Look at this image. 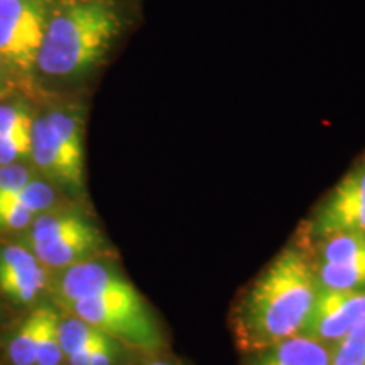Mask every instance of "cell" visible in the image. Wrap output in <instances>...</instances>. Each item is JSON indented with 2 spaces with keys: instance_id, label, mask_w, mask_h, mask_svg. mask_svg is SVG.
Returning <instances> with one entry per match:
<instances>
[{
  "instance_id": "obj_1",
  "label": "cell",
  "mask_w": 365,
  "mask_h": 365,
  "mask_svg": "<svg viewBox=\"0 0 365 365\" xmlns=\"http://www.w3.org/2000/svg\"><path fill=\"white\" fill-rule=\"evenodd\" d=\"M318 291L308 244L299 234L237 299L232 309L237 349L252 354L303 335Z\"/></svg>"
},
{
  "instance_id": "obj_2",
  "label": "cell",
  "mask_w": 365,
  "mask_h": 365,
  "mask_svg": "<svg viewBox=\"0 0 365 365\" xmlns=\"http://www.w3.org/2000/svg\"><path fill=\"white\" fill-rule=\"evenodd\" d=\"M120 29L108 0H63L48 17L38 66L51 76L81 75L107 56Z\"/></svg>"
},
{
  "instance_id": "obj_3",
  "label": "cell",
  "mask_w": 365,
  "mask_h": 365,
  "mask_svg": "<svg viewBox=\"0 0 365 365\" xmlns=\"http://www.w3.org/2000/svg\"><path fill=\"white\" fill-rule=\"evenodd\" d=\"M75 317L98 328L130 349L140 352H158L163 349L164 336L148 303L134 286L75 301L70 304Z\"/></svg>"
},
{
  "instance_id": "obj_4",
  "label": "cell",
  "mask_w": 365,
  "mask_h": 365,
  "mask_svg": "<svg viewBox=\"0 0 365 365\" xmlns=\"http://www.w3.org/2000/svg\"><path fill=\"white\" fill-rule=\"evenodd\" d=\"M303 239L319 289L365 291V232H335L318 239L303 235Z\"/></svg>"
},
{
  "instance_id": "obj_5",
  "label": "cell",
  "mask_w": 365,
  "mask_h": 365,
  "mask_svg": "<svg viewBox=\"0 0 365 365\" xmlns=\"http://www.w3.org/2000/svg\"><path fill=\"white\" fill-rule=\"evenodd\" d=\"M335 232H365V153L328 191L301 234L318 239Z\"/></svg>"
},
{
  "instance_id": "obj_6",
  "label": "cell",
  "mask_w": 365,
  "mask_h": 365,
  "mask_svg": "<svg viewBox=\"0 0 365 365\" xmlns=\"http://www.w3.org/2000/svg\"><path fill=\"white\" fill-rule=\"evenodd\" d=\"M365 319V291L319 289L303 336L335 346Z\"/></svg>"
},
{
  "instance_id": "obj_7",
  "label": "cell",
  "mask_w": 365,
  "mask_h": 365,
  "mask_svg": "<svg viewBox=\"0 0 365 365\" xmlns=\"http://www.w3.org/2000/svg\"><path fill=\"white\" fill-rule=\"evenodd\" d=\"M130 282L120 272L97 261H85L65 269L58 281V294L66 304L122 289Z\"/></svg>"
},
{
  "instance_id": "obj_8",
  "label": "cell",
  "mask_w": 365,
  "mask_h": 365,
  "mask_svg": "<svg viewBox=\"0 0 365 365\" xmlns=\"http://www.w3.org/2000/svg\"><path fill=\"white\" fill-rule=\"evenodd\" d=\"M31 158L36 166L59 185L66 186L73 191H81L85 185V175H81L68 163L65 154L61 153L56 143L51 127L46 117L34 120L31 132Z\"/></svg>"
},
{
  "instance_id": "obj_9",
  "label": "cell",
  "mask_w": 365,
  "mask_h": 365,
  "mask_svg": "<svg viewBox=\"0 0 365 365\" xmlns=\"http://www.w3.org/2000/svg\"><path fill=\"white\" fill-rule=\"evenodd\" d=\"M33 247L34 257L48 267L66 269L75 264L91 261L102 250L103 239L98 228L93 225L83 232L33 244Z\"/></svg>"
},
{
  "instance_id": "obj_10",
  "label": "cell",
  "mask_w": 365,
  "mask_h": 365,
  "mask_svg": "<svg viewBox=\"0 0 365 365\" xmlns=\"http://www.w3.org/2000/svg\"><path fill=\"white\" fill-rule=\"evenodd\" d=\"M247 355L245 365H331L333 346L299 335Z\"/></svg>"
},
{
  "instance_id": "obj_11",
  "label": "cell",
  "mask_w": 365,
  "mask_h": 365,
  "mask_svg": "<svg viewBox=\"0 0 365 365\" xmlns=\"http://www.w3.org/2000/svg\"><path fill=\"white\" fill-rule=\"evenodd\" d=\"M49 127H51L56 143L65 154L68 163L76 171L85 175V150H83V127L76 113L56 110L46 115Z\"/></svg>"
},
{
  "instance_id": "obj_12",
  "label": "cell",
  "mask_w": 365,
  "mask_h": 365,
  "mask_svg": "<svg viewBox=\"0 0 365 365\" xmlns=\"http://www.w3.org/2000/svg\"><path fill=\"white\" fill-rule=\"evenodd\" d=\"M90 227L93 225H91L83 215L70 212V210L43 213V215L34 222L33 244L49 242L59 239V237L76 234V232H83Z\"/></svg>"
},
{
  "instance_id": "obj_13",
  "label": "cell",
  "mask_w": 365,
  "mask_h": 365,
  "mask_svg": "<svg viewBox=\"0 0 365 365\" xmlns=\"http://www.w3.org/2000/svg\"><path fill=\"white\" fill-rule=\"evenodd\" d=\"M107 339H110L107 333L100 331L98 328L86 323L85 319L75 317V314L70 318L59 319V344H61L65 357L78 352L81 349H86V346L102 344Z\"/></svg>"
},
{
  "instance_id": "obj_14",
  "label": "cell",
  "mask_w": 365,
  "mask_h": 365,
  "mask_svg": "<svg viewBox=\"0 0 365 365\" xmlns=\"http://www.w3.org/2000/svg\"><path fill=\"white\" fill-rule=\"evenodd\" d=\"M63 355L59 344V317L54 309L41 308V325L36 344V365H59Z\"/></svg>"
},
{
  "instance_id": "obj_15",
  "label": "cell",
  "mask_w": 365,
  "mask_h": 365,
  "mask_svg": "<svg viewBox=\"0 0 365 365\" xmlns=\"http://www.w3.org/2000/svg\"><path fill=\"white\" fill-rule=\"evenodd\" d=\"M46 281H48V276L39 264L29 271L0 272V289L22 303L33 301L36 294L46 286Z\"/></svg>"
},
{
  "instance_id": "obj_16",
  "label": "cell",
  "mask_w": 365,
  "mask_h": 365,
  "mask_svg": "<svg viewBox=\"0 0 365 365\" xmlns=\"http://www.w3.org/2000/svg\"><path fill=\"white\" fill-rule=\"evenodd\" d=\"M54 200H56L54 190L48 182L43 181H29L21 190L7 196H0V202L16 205V207L24 208L33 215L48 212L54 205Z\"/></svg>"
},
{
  "instance_id": "obj_17",
  "label": "cell",
  "mask_w": 365,
  "mask_h": 365,
  "mask_svg": "<svg viewBox=\"0 0 365 365\" xmlns=\"http://www.w3.org/2000/svg\"><path fill=\"white\" fill-rule=\"evenodd\" d=\"M41 325V308L27 317L9 345V357L14 365H36V344Z\"/></svg>"
},
{
  "instance_id": "obj_18",
  "label": "cell",
  "mask_w": 365,
  "mask_h": 365,
  "mask_svg": "<svg viewBox=\"0 0 365 365\" xmlns=\"http://www.w3.org/2000/svg\"><path fill=\"white\" fill-rule=\"evenodd\" d=\"M331 365H365V319L333 346Z\"/></svg>"
},
{
  "instance_id": "obj_19",
  "label": "cell",
  "mask_w": 365,
  "mask_h": 365,
  "mask_svg": "<svg viewBox=\"0 0 365 365\" xmlns=\"http://www.w3.org/2000/svg\"><path fill=\"white\" fill-rule=\"evenodd\" d=\"M31 132L33 130L0 135V166H7L31 156Z\"/></svg>"
},
{
  "instance_id": "obj_20",
  "label": "cell",
  "mask_w": 365,
  "mask_h": 365,
  "mask_svg": "<svg viewBox=\"0 0 365 365\" xmlns=\"http://www.w3.org/2000/svg\"><path fill=\"white\" fill-rule=\"evenodd\" d=\"M33 117L24 108L14 107V105H0V135L33 130Z\"/></svg>"
},
{
  "instance_id": "obj_21",
  "label": "cell",
  "mask_w": 365,
  "mask_h": 365,
  "mask_svg": "<svg viewBox=\"0 0 365 365\" xmlns=\"http://www.w3.org/2000/svg\"><path fill=\"white\" fill-rule=\"evenodd\" d=\"M38 266V259L24 249L9 247L0 252V272H22Z\"/></svg>"
},
{
  "instance_id": "obj_22",
  "label": "cell",
  "mask_w": 365,
  "mask_h": 365,
  "mask_svg": "<svg viewBox=\"0 0 365 365\" xmlns=\"http://www.w3.org/2000/svg\"><path fill=\"white\" fill-rule=\"evenodd\" d=\"M31 181V173L21 164L0 166V196H7Z\"/></svg>"
},
{
  "instance_id": "obj_23",
  "label": "cell",
  "mask_w": 365,
  "mask_h": 365,
  "mask_svg": "<svg viewBox=\"0 0 365 365\" xmlns=\"http://www.w3.org/2000/svg\"><path fill=\"white\" fill-rule=\"evenodd\" d=\"M33 213L27 210L16 207V205L0 202V228H12V230H19L29 225L33 220Z\"/></svg>"
},
{
  "instance_id": "obj_24",
  "label": "cell",
  "mask_w": 365,
  "mask_h": 365,
  "mask_svg": "<svg viewBox=\"0 0 365 365\" xmlns=\"http://www.w3.org/2000/svg\"><path fill=\"white\" fill-rule=\"evenodd\" d=\"M7 66H11L9 63L0 56V93L7 88L9 85V76H7Z\"/></svg>"
}]
</instances>
